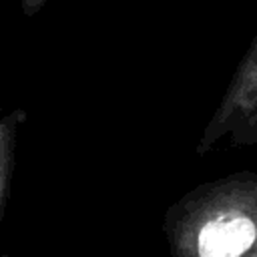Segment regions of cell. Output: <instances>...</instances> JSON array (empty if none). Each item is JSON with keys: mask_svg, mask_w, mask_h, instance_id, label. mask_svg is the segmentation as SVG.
Listing matches in <instances>:
<instances>
[{"mask_svg": "<svg viewBox=\"0 0 257 257\" xmlns=\"http://www.w3.org/2000/svg\"><path fill=\"white\" fill-rule=\"evenodd\" d=\"M173 257H257V179L227 177L181 197L163 219Z\"/></svg>", "mask_w": 257, "mask_h": 257, "instance_id": "obj_1", "label": "cell"}, {"mask_svg": "<svg viewBox=\"0 0 257 257\" xmlns=\"http://www.w3.org/2000/svg\"><path fill=\"white\" fill-rule=\"evenodd\" d=\"M26 110L14 108L0 116V223L4 217L6 201L10 195V183L16 167V147H18V133L26 122Z\"/></svg>", "mask_w": 257, "mask_h": 257, "instance_id": "obj_3", "label": "cell"}, {"mask_svg": "<svg viewBox=\"0 0 257 257\" xmlns=\"http://www.w3.org/2000/svg\"><path fill=\"white\" fill-rule=\"evenodd\" d=\"M241 126H257V34L239 62L215 116L205 128L199 153H205L227 131H239Z\"/></svg>", "mask_w": 257, "mask_h": 257, "instance_id": "obj_2", "label": "cell"}, {"mask_svg": "<svg viewBox=\"0 0 257 257\" xmlns=\"http://www.w3.org/2000/svg\"><path fill=\"white\" fill-rule=\"evenodd\" d=\"M46 2H48V0H20L22 14H24V16H34V14H38V12L44 8Z\"/></svg>", "mask_w": 257, "mask_h": 257, "instance_id": "obj_4", "label": "cell"}]
</instances>
